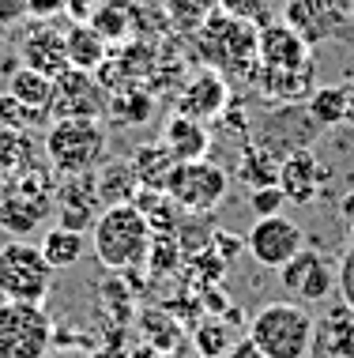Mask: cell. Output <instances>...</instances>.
<instances>
[{"mask_svg":"<svg viewBox=\"0 0 354 358\" xmlns=\"http://www.w3.org/2000/svg\"><path fill=\"white\" fill-rule=\"evenodd\" d=\"M162 192H166L181 211H189V215H207V211H215L226 200V192H230V173L219 166V162H207V159L177 162V166L170 170Z\"/></svg>","mask_w":354,"mask_h":358,"instance_id":"8992f818","label":"cell"},{"mask_svg":"<svg viewBox=\"0 0 354 358\" xmlns=\"http://www.w3.org/2000/svg\"><path fill=\"white\" fill-rule=\"evenodd\" d=\"M50 23L53 19H38V27L23 38V45H19V57H23L27 69L57 80V76H64L72 64H68V50H64V34Z\"/></svg>","mask_w":354,"mask_h":358,"instance_id":"9a60e30c","label":"cell"},{"mask_svg":"<svg viewBox=\"0 0 354 358\" xmlns=\"http://www.w3.org/2000/svg\"><path fill=\"white\" fill-rule=\"evenodd\" d=\"M87 253V238L83 230H72V227H50L42 238V257L53 264V272H64V268H75Z\"/></svg>","mask_w":354,"mask_h":358,"instance_id":"ffe728a7","label":"cell"},{"mask_svg":"<svg viewBox=\"0 0 354 358\" xmlns=\"http://www.w3.org/2000/svg\"><path fill=\"white\" fill-rule=\"evenodd\" d=\"M50 113L45 110H27L23 102H15L12 94H0V129H15V132H27L34 124H45Z\"/></svg>","mask_w":354,"mask_h":358,"instance_id":"f1b7e54d","label":"cell"},{"mask_svg":"<svg viewBox=\"0 0 354 358\" xmlns=\"http://www.w3.org/2000/svg\"><path fill=\"white\" fill-rule=\"evenodd\" d=\"M256 64L260 69H305L313 64V45L286 23H267L256 34Z\"/></svg>","mask_w":354,"mask_h":358,"instance_id":"7c38bea8","label":"cell"},{"mask_svg":"<svg viewBox=\"0 0 354 358\" xmlns=\"http://www.w3.org/2000/svg\"><path fill=\"white\" fill-rule=\"evenodd\" d=\"M196 343H200V351H204V358H223L226 355V328L219 321H207L196 332Z\"/></svg>","mask_w":354,"mask_h":358,"instance_id":"4dcf8cb0","label":"cell"},{"mask_svg":"<svg viewBox=\"0 0 354 358\" xmlns=\"http://www.w3.org/2000/svg\"><path fill=\"white\" fill-rule=\"evenodd\" d=\"M343 87H347V102H351V110H354V80H351V83H343Z\"/></svg>","mask_w":354,"mask_h":358,"instance_id":"e575fe53","label":"cell"},{"mask_svg":"<svg viewBox=\"0 0 354 358\" xmlns=\"http://www.w3.org/2000/svg\"><path fill=\"white\" fill-rule=\"evenodd\" d=\"M174 166H177V162H174V155L162 148V140L140 148L136 159H132V173H136L140 189H166V178H170V170H174Z\"/></svg>","mask_w":354,"mask_h":358,"instance_id":"603a6c76","label":"cell"},{"mask_svg":"<svg viewBox=\"0 0 354 358\" xmlns=\"http://www.w3.org/2000/svg\"><path fill=\"white\" fill-rule=\"evenodd\" d=\"M249 208L256 211V219H264V215H283L286 196H283V189H279V185L253 189V196H249Z\"/></svg>","mask_w":354,"mask_h":358,"instance_id":"f546056e","label":"cell"},{"mask_svg":"<svg viewBox=\"0 0 354 358\" xmlns=\"http://www.w3.org/2000/svg\"><path fill=\"white\" fill-rule=\"evenodd\" d=\"M4 94H12V99H15V102H23L27 110H45V113H50V102H53V80L23 64V69H15L12 76H8V91H4Z\"/></svg>","mask_w":354,"mask_h":358,"instance_id":"44dd1931","label":"cell"},{"mask_svg":"<svg viewBox=\"0 0 354 358\" xmlns=\"http://www.w3.org/2000/svg\"><path fill=\"white\" fill-rule=\"evenodd\" d=\"M23 8L34 19H57L61 12H68V0H23Z\"/></svg>","mask_w":354,"mask_h":358,"instance_id":"d6a6232c","label":"cell"},{"mask_svg":"<svg viewBox=\"0 0 354 358\" xmlns=\"http://www.w3.org/2000/svg\"><path fill=\"white\" fill-rule=\"evenodd\" d=\"M347 12H351V15H354V0H347Z\"/></svg>","mask_w":354,"mask_h":358,"instance_id":"8d00e7d4","label":"cell"},{"mask_svg":"<svg viewBox=\"0 0 354 358\" xmlns=\"http://www.w3.org/2000/svg\"><path fill=\"white\" fill-rule=\"evenodd\" d=\"M53 347V321L42 306L0 302V358H45Z\"/></svg>","mask_w":354,"mask_h":358,"instance_id":"52a82bcc","label":"cell"},{"mask_svg":"<svg viewBox=\"0 0 354 358\" xmlns=\"http://www.w3.org/2000/svg\"><path fill=\"white\" fill-rule=\"evenodd\" d=\"M324 185H328V173H324V166L309 148L286 155L279 162V189H283L286 204H313L324 192Z\"/></svg>","mask_w":354,"mask_h":358,"instance_id":"5bb4252c","label":"cell"},{"mask_svg":"<svg viewBox=\"0 0 354 358\" xmlns=\"http://www.w3.org/2000/svg\"><path fill=\"white\" fill-rule=\"evenodd\" d=\"M275 0H219V12L223 15H230V19H242V23L249 27H267V23H275Z\"/></svg>","mask_w":354,"mask_h":358,"instance_id":"4316f807","label":"cell"},{"mask_svg":"<svg viewBox=\"0 0 354 358\" xmlns=\"http://www.w3.org/2000/svg\"><path fill=\"white\" fill-rule=\"evenodd\" d=\"M31 162V136L15 129H0V178L15 173Z\"/></svg>","mask_w":354,"mask_h":358,"instance_id":"83f0119b","label":"cell"},{"mask_svg":"<svg viewBox=\"0 0 354 358\" xmlns=\"http://www.w3.org/2000/svg\"><path fill=\"white\" fill-rule=\"evenodd\" d=\"M305 110L313 113V121L320 129H336V124H347V113H351V102H347V87L343 83H328V87H317L305 102Z\"/></svg>","mask_w":354,"mask_h":358,"instance_id":"7402d4cb","label":"cell"},{"mask_svg":"<svg viewBox=\"0 0 354 358\" xmlns=\"http://www.w3.org/2000/svg\"><path fill=\"white\" fill-rule=\"evenodd\" d=\"M91 245H94V257L110 272H136L151 257L155 230H151V222L143 219L136 204H110L94 222Z\"/></svg>","mask_w":354,"mask_h":358,"instance_id":"6da1fadb","label":"cell"},{"mask_svg":"<svg viewBox=\"0 0 354 358\" xmlns=\"http://www.w3.org/2000/svg\"><path fill=\"white\" fill-rule=\"evenodd\" d=\"M53 264L42 257V245L31 241H8L0 249V294L4 302H31L42 306L53 290Z\"/></svg>","mask_w":354,"mask_h":358,"instance_id":"5b68a950","label":"cell"},{"mask_svg":"<svg viewBox=\"0 0 354 358\" xmlns=\"http://www.w3.org/2000/svg\"><path fill=\"white\" fill-rule=\"evenodd\" d=\"M64 50H68V64L75 72H98L106 64V38L94 31L91 23H75L64 31Z\"/></svg>","mask_w":354,"mask_h":358,"instance_id":"d6986e66","label":"cell"},{"mask_svg":"<svg viewBox=\"0 0 354 358\" xmlns=\"http://www.w3.org/2000/svg\"><path fill=\"white\" fill-rule=\"evenodd\" d=\"M23 15H27L23 0H0V27L15 23V19H23Z\"/></svg>","mask_w":354,"mask_h":358,"instance_id":"836d02e7","label":"cell"},{"mask_svg":"<svg viewBox=\"0 0 354 358\" xmlns=\"http://www.w3.org/2000/svg\"><path fill=\"white\" fill-rule=\"evenodd\" d=\"M256 27L242 23V19H230L223 12L207 15L204 27H200V45H204L207 69L223 72V76H242V80H253L256 72Z\"/></svg>","mask_w":354,"mask_h":358,"instance_id":"277c9868","label":"cell"},{"mask_svg":"<svg viewBox=\"0 0 354 358\" xmlns=\"http://www.w3.org/2000/svg\"><path fill=\"white\" fill-rule=\"evenodd\" d=\"M110 110V99L102 91V83L94 80V72H75L68 69L64 76L53 80V102L50 113L53 117H87V121H102Z\"/></svg>","mask_w":354,"mask_h":358,"instance_id":"9c48e42d","label":"cell"},{"mask_svg":"<svg viewBox=\"0 0 354 358\" xmlns=\"http://www.w3.org/2000/svg\"><path fill=\"white\" fill-rule=\"evenodd\" d=\"M226 102H230V83H226V76L215 72V69H200L181 83V91L174 99V113L207 124V121L223 117Z\"/></svg>","mask_w":354,"mask_h":358,"instance_id":"30bf717a","label":"cell"},{"mask_svg":"<svg viewBox=\"0 0 354 358\" xmlns=\"http://www.w3.org/2000/svg\"><path fill=\"white\" fill-rule=\"evenodd\" d=\"M279 162L272 151L256 148V143H249L242 151V159H237V178L245 181L249 189H267V185H279Z\"/></svg>","mask_w":354,"mask_h":358,"instance_id":"d4e9b609","label":"cell"},{"mask_svg":"<svg viewBox=\"0 0 354 358\" xmlns=\"http://www.w3.org/2000/svg\"><path fill=\"white\" fill-rule=\"evenodd\" d=\"M317 321L294 302H267L249 321V347L260 358H309Z\"/></svg>","mask_w":354,"mask_h":358,"instance_id":"7a4b0ae2","label":"cell"},{"mask_svg":"<svg viewBox=\"0 0 354 358\" xmlns=\"http://www.w3.org/2000/svg\"><path fill=\"white\" fill-rule=\"evenodd\" d=\"M313 76H317V64H305V69H260V64H256L253 83L260 87L267 99L294 106V102H302L313 94Z\"/></svg>","mask_w":354,"mask_h":358,"instance_id":"2e32d148","label":"cell"},{"mask_svg":"<svg viewBox=\"0 0 354 358\" xmlns=\"http://www.w3.org/2000/svg\"><path fill=\"white\" fill-rule=\"evenodd\" d=\"M45 211H50V200L45 196H27V192H8L0 200V227L8 234H15V241H23V234H34L45 222Z\"/></svg>","mask_w":354,"mask_h":358,"instance_id":"ac0fdd59","label":"cell"},{"mask_svg":"<svg viewBox=\"0 0 354 358\" xmlns=\"http://www.w3.org/2000/svg\"><path fill=\"white\" fill-rule=\"evenodd\" d=\"M245 245L260 268L279 272L283 264H290V260L305 249V230L298 222H290L286 215H264V219L253 222Z\"/></svg>","mask_w":354,"mask_h":358,"instance_id":"ba28073f","label":"cell"},{"mask_svg":"<svg viewBox=\"0 0 354 358\" xmlns=\"http://www.w3.org/2000/svg\"><path fill=\"white\" fill-rule=\"evenodd\" d=\"M42 148L57 173L80 178V173H91L94 162L106 151V129H102V121L87 117H53Z\"/></svg>","mask_w":354,"mask_h":358,"instance_id":"3957f363","label":"cell"},{"mask_svg":"<svg viewBox=\"0 0 354 358\" xmlns=\"http://www.w3.org/2000/svg\"><path fill=\"white\" fill-rule=\"evenodd\" d=\"M87 23H91L102 38H106V45H110V42H124V38L132 34L136 12H132L128 0H102V4L94 8V15L87 19Z\"/></svg>","mask_w":354,"mask_h":358,"instance_id":"cb8c5ba5","label":"cell"},{"mask_svg":"<svg viewBox=\"0 0 354 358\" xmlns=\"http://www.w3.org/2000/svg\"><path fill=\"white\" fill-rule=\"evenodd\" d=\"M132 204H136V208L143 211V219L151 222V230H155V234L177 230V215H181V208H177V204H174V200H170L162 189H140Z\"/></svg>","mask_w":354,"mask_h":358,"instance_id":"484cf974","label":"cell"},{"mask_svg":"<svg viewBox=\"0 0 354 358\" xmlns=\"http://www.w3.org/2000/svg\"><path fill=\"white\" fill-rule=\"evenodd\" d=\"M320 132V124L313 121L309 110H298V106H283V110H275L272 117L260 124V136H256V148L272 151L275 159H286V155L294 151H305V143Z\"/></svg>","mask_w":354,"mask_h":358,"instance_id":"8fae6325","label":"cell"},{"mask_svg":"<svg viewBox=\"0 0 354 358\" xmlns=\"http://www.w3.org/2000/svg\"><path fill=\"white\" fill-rule=\"evenodd\" d=\"M279 279L290 294L302 298V302H328L332 287H336V275H332L328 260H324L317 249H302L290 264L279 268Z\"/></svg>","mask_w":354,"mask_h":358,"instance_id":"4fadbf2b","label":"cell"},{"mask_svg":"<svg viewBox=\"0 0 354 358\" xmlns=\"http://www.w3.org/2000/svg\"><path fill=\"white\" fill-rule=\"evenodd\" d=\"M336 287H339V298L343 306L354 313V245L347 249V253L339 257V268H336Z\"/></svg>","mask_w":354,"mask_h":358,"instance_id":"1f68e13d","label":"cell"},{"mask_svg":"<svg viewBox=\"0 0 354 358\" xmlns=\"http://www.w3.org/2000/svg\"><path fill=\"white\" fill-rule=\"evenodd\" d=\"M80 4H91V0H80Z\"/></svg>","mask_w":354,"mask_h":358,"instance_id":"74e56055","label":"cell"},{"mask_svg":"<svg viewBox=\"0 0 354 358\" xmlns=\"http://www.w3.org/2000/svg\"><path fill=\"white\" fill-rule=\"evenodd\" d=\"M162 148L174 155V162H196V159H207L212 132H207L204 121L174 113V117L166 121V129H162Z\"/></svg>","mask_w":354,"mask_h":358,"instance_id":"e0dca14e","label":"cell"},{"mask_svg":"<svg viewBox=\"0 0 354 358\" xmlns=\"http://www.w3.org/2000/svg\"><path fill=\"white\" fill-rule=\"evenodd\" d=\"M351 245H354V215H351Z\"/></svg>","mask_w":354,"mask_h":358,"instance_id":"d590c367","label":"cell"}]
</instances>
